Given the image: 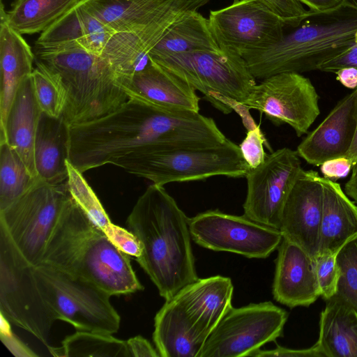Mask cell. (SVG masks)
Listing matches in <instances>:
<instances>
[{"mask_svg": "<svg viewBox=\"0 0 357 357\" xmlns=\"http://www.w3.org/2000/svg\"><path fill=\"white\" fill-rule=\"evenodd\" d=\"M211 1L180 0L146 25L114 33L100 56L109 63L120 85L145 68L150 61V50L174 24Z\"/></svg>", "mask_w": 357, "mask_h": 357, "instance_id": "17", "label": "cell"}, {"mask_svg": "<svg viewBox=\"0 0 357 357\" xmlns=\"http://www.w3.org/2000/svg\"><path fill=\"white\" fill-rule=\"evenodd\" d=\"M121 87L128 98L172 109L199 112L196 90L151 59Z\"/></svg>", "mask_w": 357, "mask_h": 357, "instance_id": "21", "label": "cell"}, {"mask_svg": "<svg viewBox=\"0 0 357 357\" xmlns=\"http://www.w3.org/2000/svg\"><path fill=\"white\" fill-rule=\"evenodd\" d=\"M311 11H325L340 6L344 0H298Z\"/></svg>", "mask_w": 357, "mask_h": 357, "instance_id": "45", "label": "cell"}, {"mask_svg": "<svg viewBox=\"0 0 357 357\" xmlns=\"http://www.w3.org/2000/svg\"><path fill=\"white\" fill-rule=\"evenodd\" d=\"M316 344L322 357H357V312L333 296L326 301Z\"/></svg>", "mask_w": 357, "mask_h": 357, "instance_id": "26", "label": "cell"}, {"mask_svg": "<svg viewBox=\"0 0 357 357\" xmlns=\"http://www.w3.org/2000/svg\"><path fill=\"white\" fill-rule=\"evenodd\" d=\"M335 254L317 255L315 259V272L320 296L326 301L337 291L340 271Z\"/></svg>", "mask_w": 357, "mask_h": 357, "instance_id": "36", "label": "cell"}, {"mask_svg": "<svg viewBox=\"0 0 357 357\" xmlns=\"http://www.w3.org/2000/svg\"><path fill=\"white\" fill-rule=\"evenodd\" d=\"M344 68H357V44L325 61L319 66L318 70L335 73Z\"/></svg>", "mask_w": 357, "mask_h": 357, "instance_id": "40", "label": "cell"}, {"mask_svg": "<svg viewBox=\"0 0 357 357\" xmlns=\"http://www.w3.org/2000/svg\"><path fill=\"white\" fill-rule=\"evenodd\" d=\"M303 170L296 151L282 148L266 155L245 178L247 194L244 215L258 223L279 229L289 194Z\"/></svg>", "mask_w": 357, "mask_h": 357, "instance_id": "16", "label": "cell"}, {"mask_svg": "<svg viewBox=\"0 0 357 357\" xmlns=\"http://www.w3.org/2000/svg\"><path fill=\"white\" fill-rule=\"evenodd\" d=\"M323 188L319 174L303 169L284 204L280 225L282 237L315 257L322 214Z\"/></svg>", "mask_w": 357, "mask_h": 357, "instance_id": "18", "label": "cell"}, {"mask_svg": "<svg viewBox=\"0 0 357 357\" xmlns=\"http://www.w3.org/2000/svg\"><path fill=\"white\" fill-rule=\"evenodd\" d=\"M357 7V0H349Z\"/></svg>", "mask_w": 357, "mask_h": 357, "instance_id": "49", "label": "cell"}, {"mask_svg": "<svg viewBox=\"0 0 357 357\" xmlns=\"http://www.w3.org/2000/svg\"><path fill=\"white\" fill-rule=\"evenodd\" d=\"M272 292L290 308L308 307L320 297L314 257L284 238L278 248Z\"/></svg>", "mask_w": 357, "mask_h": 357, "instance_id": "20", "label": "cell"}, {"mask_svg": "<svg viewBox=\"0 0 357 357\" xmlns=\"http://www.w3.org/2000/svg\"><path fill=\"white\" fill-rule=\"evenodd\" d=\"M353 165L346 156L327 160L320 165V170L325 178L335 181L346 177Z\"/></svg>", "mask_w": 357, "mask_h": 357, "instance_id": "42", "label": "cell"}, {"mask_svg": "<svg viewBox=\"0 0 357 357\" xmlns=\"http://www.w3.org/2000/svg\"><path fill=\"white\" fill-rule=\"evenodd\" d=\"M40 264L86 280L111 296L144 289L132 268L129 255L112 242L71 196Z\"/></svg>", "mask_w": 357, "mask_h": 357, "instance_id": "3", "label": "cell"}, {"mask_svg": "<svg viewBox=\"0 0 357 357\" xmlns=\"http://www.w3.org/2000/svg\"><path fill=\"white\" fill-rule=\"evenodd\" d=\"M34 54L35 64L56 77L65 89L61 117L70 126L107 115L128 100L116 74L100 55L80 48Z\"/></svg>", "mask_w": 357, "mask_h": 357, "instance_id": "6", "label": "cell"}, {"mask_svg": "<svg viewBox=\"0 0 357 357\" xmlns=\"http://www.w3.org/2000/svg\"><path fill=\"white\" fill-rule=\"evenodd\" d=\"M0 313L47 347L56 318L45 301L30 264L0 226Z\"/></svg>", "mask_w": 357, "mask_h": 357, "instance_id": "9", "label": "cell"}, {"mask_svg": "<svg viewBox=\"0 0 357 357\" xmlns=\"http://www.w3.org/2000/svg\"><path fill=\"white\" fill-rule=\"evenodd\" d=\"M229 278H199L165 304L154 318L153 340L162 357H197L205 342L232 306Z\"/></svg>", "mask_w": 357, "mask_h": 357, "instance_id": "5", "label": "cell"}, {"mask_svg": "<svg viewBox=\"0 0 357 357\" xmlns=\"http://www.w3.org/2000/svg\"><path fill=\"white\" fill-rule=\"evenodd\" d=\"M180 0H79L90 13L116 33L139 29Z\"/></svg>", "mask_w": 357, "mask_h": 357, "instance_id": "27", "label": "cell"}, {"mask_svg": "<svg viewBox=\"0 0 357 357\" xmlns=\"http://www.w3.org/2000/svg\"><path fill=\"white\" fill-rule=\"evenodd\" d=\"M76 48L88 51L85 27L77 3L40 33L36 41L34 52Z\"/></svg>", "mask_w": 357, "mask_h": 357, "instance_id": "31", "label": "cell"}, {"mask_svg": "<svg viewBox=\"0 0 357 357\" xmlns=\"http://www.w3.org/2000/svg\"><path fill=\"white\" fill-rule=\"evenodd\" d=\"M70 197L66 181L50 184L41 180L5 208L0 226L32 266L41 263L49 239Z\"/></svg>", "mask_w": 357, "mask_h": 357, "instance_id": "10", "label": "cell"}, {"mask_svg": "<svg viewBox=\"0 0 357 357\" xmlns=\"http://www.w3.org/2000/svg\"><path fill=\"white\" fill-rule=\"evenodd\" d=\"M38 180L13 148L0 143V210L21 197Z\"/></svg>", "mask_w": 357, "mask_h": 357, "instance_id": "32", "label": "cell"}, {"mask_svg": "<svg viewBox=\"0 0 357 357\" xmlns=\"http://www.w3.org/2000/svg\"><path fill=\"white\" fill-rule=\"evenodd\" d=\"M10 322L1 314V339L16 356H37L12 333Z\"/></svg>", "mask_w": 357, "mask_h": 357, "instance_id": "41", "label": "cell"}, {"mask_svg": "<svg viewBox=\"0 0 357 357\" xmlns=\"http://www.w3.org/2000/svg\"><path fill=\"white\" fill-rule=\"evenodd\" d=\"M356 32L357 7L344 0L328 10H308L301 24L280 40L241 56L255 79L315 70L325 61L355 45Z\"/></svg>", "mask_w": 357, "mask_h": 357, "instance_id": "4", "label": "cell"}, {"mask_svg": "<svg viewBox=\"0 0 357 357\" xmlns=\"http://www.w3.org/2000/svg\"><path fill=\"white\" fill-rule=\"evenodd\" d=\"M79 0H15L11 9L1 7L8 24L20 34L42 33Z\"/></svg>", "mask_w": 357, "mask_h": 357, "instance_id": "29", "label": "cell"}, {"mask_svg": "<svg viewBox=\"0 0 357 357\" xmlns=\"http://www.w3.org/2000/svg\"><path fill=\"white\" fill-rule=\"evenodd\" d=\"M242 0H233L237 2ZM280 18L286 26H298L306 17L308 10L298 0H262Z\"/></svg>", "mask_w": 357, "mask_h": 357, "instance_id": "38", "label": "cell"}, {"mask_svg": "<svg viewBox=\"0 0 357 357\" xmlns=\"http://www.w3.org/2000/svg\"><path fill=\"white\" fill-rule=\"evenodd\" d=\"M47 347L54 356L130 357L126 341L92 331H77L67 336L60 347Z\"/></svg>", "mask_w": 357, "mask_h": 357, "instance_id": "30", "label": "cell"}, {"mask_svg": "<svg viewBox=\"0 0 357 357\" xmlns=\"http://www.w3.org/2000/svg\"><path fill=\"white\" fill-rule=\"evenodd\" d=\"M39 289L56 319L77 331L113 334L120 316L112 305L111 295L96 285L52 267L33 266Z\"/></svg>", "mask_w": 357, "mask_h": 357, "instance_id": "8", "label": "cell"}, {"mask_svg": "<svg viewBox=\"0 0 357 357\" xmlns=\"http://www.w3.org/2000/svg\"><path fill=\"white\" fill-rule=\"evenodd\" d=\"M42 110L37 102L31 75L21 83L0 129V143H7L20 155L31 174L38 178L34 143Z\"/></svg>", "mask_w": 357, "mask_h": 357, "instance_id": "23", "label": "cell"}, {"mask_svg": "<svg viewBox=\"0 0 357 357\" xmlns=\"http://www.w3.org/2000/svg\"><path fill=\"white\" fill-rule=\"evenodd\" d=\"M199 51L224 52L212 33L208 18L197 10L174 24L150 50L149 56Z\"/></svg>", "mask_w": 357, "mask_h": 357, "instance_id": "28", "label": "cell"}, {"mask_svg": "<svg viewBox=\"0 0 357 357\" xmlns=\"http://www.w3.org/2000/svg\"><path fill=\"white\" fill-rule=\"evenodd\" d=\"M70 143V126L63 119L42 112L34 143L35 166L40 180L50 184L66 181Z\"/></svg>", "mask_w": 357, "mask_h": 357, "instance_id": "25", "label": "cell"}, {"mask_svg": "<svg viewBox=\"0 0 357 357\" xmlns=\"http://www.w3.org/2000/svg\"><path fill=\"white\" fill-rule=\"evenodd\" d=\"M335 74L336 79L345 87L351 89H355L357 87V68H342Z\"/></svg>", "mask_w": 357, "mask_h": 357, "instance_id": "46", "label": "cell"}, {"mask_svg": "<svg viewBox=\"0 0 357 357\" xmlns=\"http://www.w3.org/2000/svg\"><path fill=\"white\" fill-rule=\"evenodd\" d=\"M356 125L357 87L337 102L324 121L300 143L296 151L300 158L314 166L345 156L352 144Z\"/></svg>", "mask_w": 357, "mask_h": 357, "instance_id": "19", "label": "cell"}, {"mask_svg": "<svg viewBox=\"0 0 357 357\" xmlns=\"http://www.w3.org/2000/svg\"><path fill=\"white\" fill-rule=\"evenodd\" d=\"M103 231L112 242L128 255L136 258L140 255L142 252L140 243L130 230L112 222Z\"/></svg>", "mask_w": 357, "mask_h": 357, "instance_id": "39", "label": "cell"}, {"mask_svg": "<svg viewBox=\"0 0 357 357\" xmlns=\"http://www.w3.org/2000/svg\"><path fill=\"white\" fill-rule=\"evenodd\" d=\"M189 218L162 185H150L127 219L142 252L138 264L165 301L199 279Z\"/></svg>", "mask_w": 357, "mask_h": 357, "instance_id": "2", "label": "cell"}, {"mask_svg": "<svg viewBox=\"0 0 357 357\" xmlns=\"http://www.w3.org/2000/svg\"><path fill=\"white\" fill-rule=\"evenodd\" d=\"M287 311L272 302L231 306L213 329L197 357L251 356L281 337Z\"/></svg>", "mask_w": 357, "mask_h": 357, "instance_id": "12", "label": "cell"}, {"mask_svg": "<svg viewBox=\"0 0 357 357\" xmlns=\"http://www.w3.org/2000/svg\"><path fill=\"white\" fill-rule=\"evenodd\" d=\"M255 357H322L317 344L307 349H292L278 346L271 350L258 349L252 354Z\"/></svg>", "mask_w": 357, "mask_h": 357, "instance_id": "43", "label": "cell"}, {"mask_svg": "<svg viewBox=\"0 0 357 357\" xmlns=\"http://www.w3.org/2000/svg\"><path fill=\"white\" fill-rule=\"evenodd\" d=\"M113 165L162 186L216 176L240 178L249 169L239 146L229 139L205 146L146 145Z\"/></svg>", "mask_w": 357, "mask_h": 357, "instance_id": "7", "label": "cell"}, {"mask_svg": "<svg viewBox=\"0 0 357 357\" xmlns=\"http://www.w3.org/2000/svg\"><path fill=\"white\" fill-rule=\"evenodd\" d=\"M340 271L337 291L333 297L357 312V238L343 246L336 255Z\"/></svg>", "mask_w": 357, "mask_h": 357, "instance_id": "35", "label": "cell"}, {"mask_svg": "<svg viewBox=\"0 0 357 357\" xmlns=\"http://www.w3.org/2000/svg\"><path fill=\"white\" fill-rule=\"evenodd\" d=\"M69 162L80 172L113 165L149 144L211 146L220 137L215 121L199 112L128 98L112 112L70 126Z\"/></svg>", "mask_w": 357, "mask_h": 357, "instance_id": "1", "label": "cell"}, {"mask_svg": "<svg viewBox=\"0 0 357 357\" xmlns=\"http://www.w3.org/2000/svg\"><path fill=\"white\" fill-rule=\"evenodd\" d=\"M35 54L22 37L8 24L1 6L0 23V129L23 80L31 75Z\"/></svg>", "mask_w": 357, "mask_h": 357, "instance_id": "24", "label": "cell"}, {"mask_svg": "<svg viewBox=\"0 0 357 357\" xmlns=\"http://www.w3.org/2000/svg\"><path fill=\"white\" fill-rule=\"evenodd\" d=\"M130 357H158L160 356L150 342L140 335L126 340Z\"/></svg>", "mask_w": 357, "mask_h": 357, "instance_id": "44", "label": "cell"}, {"mask_svg": "<svg viewBox=\"0 0 357 357\" xmlns=\"http://www.w3.org/2000/svg\"><path fill=\"white\" fill-rule=\"evenodd\" d=\"M208 20L220 49L241 56L276 43L286 26L262 0L233 2L211 10Z\"/></svg>", "mask_w": 357, "mask_h": 357, "instance_id": "15", "label": "cell"}, {"mask_svg": "<svg viewBox=\"0 0 357 357\" xmlns=\"http://www.w3.org/2000/svg\"><path fill=\"white\" fill-rule=\"evenodd\" d=\"M37 102L43 113L61 117L66 95L59 80L40 65L36 64L31 74Z\"/></svg>", "mask_w": 357, "mask_h": 357, "instance_id": "34", "label": "cell"}, {"mask_svg": "<svg viewBox=\"0 0 357 357\" xmlns=\"http://www.w3.org/2000/svg\"><path fill=\"white\" fill-rule=\"evenodd\" d=\"M345 156L350 160L353 165L357 162V125L352 144Z\"/></svg>", "mask_w": 357, "mask_h": 357, "instance_id": "48", "label": "cell"}, {"mask_svg": "<svg viewBox=\"0 0 357 357\" xmlns=\"http://www.w3.org/2000/svg\"><path fill=\"white\" fill-rule=\"evenodd\" d=\"M344 192L357 204V162L351 169V176L344 185Z\"/></svg>", "mask_w": 357, "mask_h": 357, "instance_id": "47", "label": "cell"}, {"mask_svg": "<svg viewBox=\"0 0 357 357\" xmlns=\"http://www.w3.org/2000/svg\"><path fill=\"white\" fill-rule=\"evenodd\" d=\"M149 57L199 91L213 106L217 96L242 103L257 84L236 53L199 51Z\"/></svg>", "mask_w": 357, "mask_h": 357, "instance_id": "11", "label": "cell"}, {"mask_svg": "<svg viewBox=\"0 0 357 357\" xmlns=\"http://www.w3.org/2000/svg\"><path fill=\"white\" fill-rule=\"evenodd\" d=\"M320 181L323 204L317 255L335 254L357 238V204L339 183L321 176Z\"/></svg>", "mask_w": 357, "mask_h": 357, "instance_id": "22", "label": "cell"}, {"mask_svg": "<svg viewBox=\"0 0 357 357\" xmlns=\"http://www.w3.org/2000/svg\"><path fill=\"white\" fill-rule=\"evenodd\" d=\"M247 130L246 136L239 147L249 169H253L264 161L266 154L264 144H268L259 126L256 125Z\"/></svg>", "mask_w": 357, "mask_h": 357, "instance_id": "37", "label": "cell"}, {"mask_svg": "<svg viewBox=\"0 0 357 357\" xmlns=\"http://www.w3.org/2000/svg\"><path fill=\"white\" fill-rule=\"evenodd\" d=\"M66 184L70 195L82 210L102 230L111 220L96 195L83 176L69 161Z\"/></svg>", "mask_w": 357, "mask_h": 357, "instance_id": "33", "label": "cell"}, {"mask_svg": "<svg viewBox=\"0 0 357 357\" xmlns=\"http://www.w3.org/2000/svg\"><path fill=\"white\" fill-rule=\"evenodd\" d=\"M192 240L214 251L238 254L247 258L265 259L282 240L280 229L246 216L209 210L189 218Z\"/></svg>", "mask_w": 357, "mask_h": 357, "instance_id": "13", "label": "cell"}, {"mask_svg": "<svg viewBox=\"0 0 357 357\" xmlns=\"http://www.w3.org/2000/svg\"><path fill=\"white\" fill-rule=\"evenodd\" d=\"M264 113L276 126L287 123L298 137L307 134L320 114L319 96L301 73H278L255 84L241 103Z\"/></svg>", "mask_w": 357, "mask_h": 357, "instance_id": "14", "label": "cell"}]
</instances>
